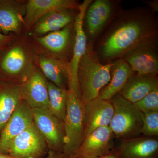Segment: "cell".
I'll list each match as a JSON object with an SVG mask.
<instances>
[{
    "mask_svg": "<svg viewBox=\"0 0 158 158\" xmlns=\"http://www.w3.org/2000/svg\"><path fill=\"white\" fill-rule=\"evenodd\" d=\"M134 104L143 113L158 111V88Z\"/></svg>",
    "mask_w": 158,
    "mask_h": 158,
    "instance_id": "484cf974",
    "label": "cell"
},
{
    "mask_svg": "<svg viewBox=\"0 0 158 158\" xmlns=\"http://www.w3.org/2000/svg\"><path fill=\"white\" fill-rule=\"evenodd\" d=\"M108 27L94 50L103 64L142 46L157 45V19L150 8L119 11Z\"/></svg>",
    "mask_w": 158,
    "mask_h": 158,
    "instance_id": "6da1fadb",
    "label": "cell"
},
{
    "mask_svg": "<svg viewBox=\"0 0 158 158\" xmlns=\"http://www.w3.org/2000/svg\"><path fill=\"white\" fill-rule=\"evenodd\" d=\"M48 89V111L64 123L66 114L68 89L59 88L47 80Z\"/></svg>",
    "mask_w": 158,
    "mask_h": 158,
    "instance_id": "cb8c5ba5",
    "label": "cell"
},
{
    "mask_svg": "<svg viewBox=\"0 0 158 158\" xmlns=\"http://www.w3.org/2000/svg\"><path fill=\"white\" fill-rule=\"evenodd\" d=\"M81 3L74 0H28L23 19L24 28L28 33L40 18L56 10H78Z\"/></svg>",
    "mask_w": 158,
    "mask_h": 158,
    "instance_id": "5bb4252c",
    "label": "cell"
},
{
    "mask_svg": "<svg viewBox=\"0 0 158 158\" xmlns=\"http://www.w3.org/2000/svg\"><path fill=\"white\" fill-rule=\"evenodd\" d=\"M51 158H62L61 156V155H57L54 154L52 152V157Z\"/></svg>",
    "mask_w": 158,
    "mask_h": 158,
    "instance_id": "4dcf8cb0",
    "label": "cell"
},
{
    "mask_svg": "<svg viewBox=\"0 0 158 158\" xmlns=\"http://www.w3.org/2000/svg\"><path fill=\"white\" fill-rule=\"evenodd\" d=\"M92 0H85L81 3L75 19L74 21L75 41L72 56L67 64L68 90L73 91L81 100L80 88L78 80V68L80 60L87 48V37L84 27V19L87 8Z\"/></svg>",
    "mask_w": 158,
    "mask_h": 158,
    "instance_id": "52a82bcc",
    "label": "cell"
},
{
    "mask_svg": "<svg viewBox=\"0 0 158 158\" xmlns=\"http://www.w3.org/2000/svg\"><path fill=\"white\" fill-rule=\"evenodd\" d=\"M114 135L110 127H99L85 136L73 158H98L112 153Z\"/></svg>",
    "mask_w": 158,
    "mask_h": 158,
    "instance_id": "4fadbf2b",
    "label": "cell"
},
{
    "mask_svg": "<svg viewBox=\"0 0 158 158\" xmlns=\"http://www.w3.org/2000/svg\"><path fill=\"white\" fill-rule=\"evenodd\" d=\"M17 36V35L12 34L6 35L0 31V52L11 43Z\"/></svg>",
    "mask_w": 158,
    "mask_h": 158,
    "instance_id": "4316f807",
    "label": "cell"
},
{
    "mask_svg": "<svg viewBox=\"0 0 158 158\" xmlns=\"http://www.w3.org/2000/svg\"><path fill=\"white\" fill-rule=\"evenodd\" d=\"M19 81L23 99L26 101L32 109L49 110L47 79L35 63L23 74Z\"/></svg>",
    "mask_w": 158,
    "mask_h": 158,
    "instance_id": "ba28073f",
    "label": "cell"
},
{
    "mask_svg": "<svg viewBox=\"0 0 158 158\" xmlns=\"http://www.w3.org/2000/svg\"><path fill=\"white\" fill-rule=\"evenodd\" d=\"M78 10L66 9L49 12L35 23L29 31V35L31 37H41L51 32L62 30L74 22Z\"/></svg>",
    "mask_w": 158,
    "mask_h": 158,
    "instance_id": "ac0fdd59",
    "label": "cell"
},
{
    "mask_svg": "<svg viewBox=\"0 0 158 158\" xmlns=\"http://www.w3.org/2000/svg\"><path fill=\"white\" fill-rule=\"evenodd\" d=\"M51 156H52V154H51V152H48V156L47 158H51Z\"/></svg>",
    "mask_w": 158,
    "mask_h": 158,
    "instance_id": "1f68e13d",
    "label": "cell"
},
{
    "mask_svg": "<svg viewBox=\"0 0 158 158\" xmlns=\"http://www.w3.org/2000/svg\"><path fill=\"white\" fill-rule=\"evenodd\" d=\"M145 3L147 4L150 7V9H151L154 12L158 11V1H153L152 2H145Z\"/></svg>",
    "mask_w": 158,
    "mask_h": 158,
    "instance_id": "83f0119b",
    "label": "cell"
},
{
    "mask_svg": "<svg viewBox=\"0 0 158 158\" xmlns=\"http://www.w3.org/2000/svg\"><path fill=\"white\" fill-rule=\"evenodd\" d=\"M36 52L31 40L26 35H17L0 52V80L18 81L35 63Z\"/></svg>",
    "mask_w": 158,
    "mask_h": 158,
    "instance_id": "3957f363",
    "label": "cell"
},
{
    "mask_svg": "<svg viewBox=\"0 0 158 158\" xmlns=\"http://www.w3.org/2000/svg\"><path fill=\"white\" fill-rule=\"evenodd\" d=\"M122 59L138 74H158L157 45L140 47L128 53Z\"/></svg>",
    "mask_w": 158,
    "mask_h": 158,
    "instance_id": "e0dca14e",
    "label": "cell"
},
{
    "mask_svg": "<svg viewBox=\"0 0 158 158\" xmlns=\"http://www.w3.org/2000/svg\"><path fill=\"white\" fill-rule=\"evenodd\" d=\"M67 94L64 146L61 156L62 158H73L85 137L84 106L73 91L68 89Z\"/></svg>",
    "mask_w": 158,
    "mask_h": 158,
    "instance_id": "5b68a950",
    "label": "cell"
},
{
    "mask_svg": "<svg viewBox=\"0 0 158 158\" xmlns=\"http://www.w3.org/2000/svg\"><path fill=\"white\" fill-rule=\"evenodd\" d=\"M113 154L118 158H158V140L145 136L124 139Z\"/></svg>",
    "mask_w": 158,
    "mask_h": 158,
    "instance_id": "d6986e66",
    "label": "cell"
},
{
    "mask_svg": "<svg viewBox=\"0 0 158 158\" xmlns=\"http://www.w3.org/2000/svg\"><path fill=\"white\" fill-rule=\"evenodd\" d=\"M34 123L33 109L22 99L0 135V154H8L14 138Z\"/></svg>",
    "mask_w": 158,
    "mask_h": 158,
    "instance_id": "7c38bea8",
    "label": "cell"
},
{
    "mask_svg": "<svg viewBox=\"0 0 158 158\" xmlns=\"http://www.w3.org/2000/svg\"><path fill=\"white\" fill-rule=\"evenodd\" d=\"M34 123L45 141L49 151L62 155L64 146V123L48 111L33 109Z\"/></svg>",
    "mask_w": 158,
    "mask_h": 158,
    "instance_id": "9c48e42d",
    "label": "cell"
},
{
    "mask_svg": "<svg viewBox=\"0 0 158 158\" xmlns=\"http://www.w3.org/2000/svg\"><path fill=\"white\" fill-rule=\"evenodd\" d=\"M158 88L157 75H142L135 73L128 79L119 93L135 104Z\"/></svg>",
    "mask_w": 158,
    "mask_h": 158,
    "instance_id": "44dd1931",
    "label": "cell"
},
{
    "mask_svg": "<svg viewBox=\"0 0 158 158\" xmlns=\"http://www.w3.org/2000/svg\"><path fill=\"white\" fill-rule=\"evenodd\" d=\"M74 23V22H73ZM73 23L60 31L51 32L40 37H32L36 53L68 62V57L73 50L75 41Z\"/></svg>",
    "mask_w": 158,
    "mask_h": 158,
    "instance_id": "8992f818",
    "label": "cell"
},
{
    "mask_svg": "<svg viewBox=\"0 0 158 158\" xmlns=\"http://www.w3.org/2000/svg\"><path fill=\"white\" fill-rule=\"evenodd\" d=\"M49 150L34 123L11 142L8 155L16 158H42Z\"/></svg>",
    "mask_w": 158,
    "mask_h": 158,
    "instance_id": "8fae6325",
    "label": "cell"
},
{
    "mask_svg": "<svg viewBox=\"0 0 158 158\" xmlns=\"http://www.w3.org/2000/svg\"><path fill=\"white\" fill-rule=\"evenodd\" d=\"M135 73L130 65L122 58L113 61L111 68L110 81L101 90L98 98L110 101L119 93L128 79Z\"/></svg>",
    "mask_w": 158,
    "mask_h": 158,
    "instance_id": "603a6c76",
    "label": "cell"
},
{
    "mask_svg": "<svg viewBox=\"0 0 158 158\" xmlns=\"http://www.w3.org/2000/svg\"><path fill=\"white\" fill-rule=\"evenodd\" d=\"M143 127L141 134L145 137H155L158 135V111L143 113Z\"/></svg>",
    "mask_w": 158,
    "mask_h": 158,
    "instance_id": "d4e9b609",
    "label": "cell"
},
{
    "mask_svg": "<svg viewBox=\"0 0 158 158\" xmlns=\"http://www.w3.org/2000/svg\"><path fill=\"white\" fill-rule=\"evenodd\" d=\"M114 1L96 0L87 8L84 19L86 35L92 40L107 27L118 13L117 6Z\"/></svg>",
    "mask_w": 158,
    "mask_h": 158,
    "instance_id": "30bf717a",
    "label": "cell"
},
{
    "mask_svg": "<svg viewBox=\"0 0 158 158\" xmlns=\"http://www.w3.org/2000/svg\"><path fill=\"white\" fill-rule=\"evenodd\" d=\"M110 101L114 113L109 127L114 136L124 139L139 137L143 127V113L119 93Z\"/></svg>",
    "mask_w": 158,
    "mask_h": 158,
    "instance_id": "277c9868",
    "label": "cell"
},
{
    "mask_svg": "<svg viewBox=\"0 0 158 158\" xmlns=\"http://www.w3.org/2000/svg\"><path fill=\"white\" fill-rule=\"evenodd\" d=\"M35 63L47 80L59 88L66 89L68 86V62L43 54L36 53Z\"/></svg>",
    "mask_w": 158,
    "mask_h": 158,
    "instance_id": "7402d4cb",
    "label": "cell"
},
{
    "mask_svg": "<svg viewBox=\"0 0 158 158\" xmlns=\"http://www.w3.org/2000/svg\"><path fill=\"white\" fill-rule=\"evenodd\" d=\"M0 158H16L13 157L9 155L8 154H0Z\"/></svg>",
    "mask_w": 158,
    "mask_h": 158,
    "instance_id": "f546056e",
    "label": "cell"
},
{
    "mask_svg": "<svg viewBox=\"0 0 158 158\" xmlns=\"http://www.w3.org/2000/svg\"><path fill=\"white\" fill-rule=\"evenodd\" d=\"M22 99L19 81L0 80V135Z\"/></svg>",
    "mask_w": 158,
    "mask_h": 158,
    "instance_id": "ffe728a7",
    "label": "cell"
},
{
    "mask_svg": "<svg viewBox=\"0 0 158 158\" xmlns=\"http://www.w3.org/2000/svg\"><path fill=\"white\" fill-rule=\"evenodd\" d=\"M93 43L90 41L84 56L80 60L78 68V80L83 106L98 97L103 88L111 79L112 62L103 64L100 61Z\"/></svg>",
    "mask_w": 158,
    "mask_h": 158,
    "instance_id": "7a4b0ae2",
    "label": "cell"
},
{
    "mask_svg": "<svg viewBox=\"0 0 158 158\" xmlns=\"http://www.w3.org/2000/svg\"><path fill=\"white\" fill-rule=\"evenodd\" d=\"M27 1L0 0V31L5 34H23Z\"/></svg>",
    "mask_w": 158,
    "mask_h": 158,
    "instance_id": "9a60e30c",
    "label": "cell"
},
{
    "mask_svg": "<svg viewBox=\"0 0 158 158\" xmlns=\"http://www.w3.org/2000/svg\"><path fill=\"white\" fill-rule=\"evenodd\" d=\"M113 113L110 101L97 98L84 105L85 136L99 127L109 126Z\"/></svg>",
    "mask_w": 158,
    "mask_h": 158,
    "instance_id": "2e32d148",
    "label": "cell"
},
{
    "mask_svg": "<svg viewBox=\"0 0 158 158\" xmlns=\"http://www.w3.org/2000/svg\"><path fill=\"white\" fill-rule=\"evenodd\" d=\"M98 158H118L114 154H113L112 153H111L110 154L101 157H99Z\"/></svg>",
    "mask_w": 158,
    "mask_h": 158,
    "instance_id": "f1b7e54d",
    "label": "cell"
}]
</instances>
